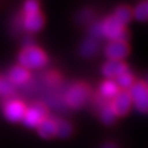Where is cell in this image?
Wrapping results in <instances>:
<instances>
[{
  "label": "cell",
  "mask_w": 148,
  "mask_h": 148,
  "mask_svg": "<svg viewBox=\"0 0 148 148\" xmlns=\"http://www.w3.org/2000/svg\"><path fill=\"white\" fill-rule=\"evenodd\" d=\"M20 66L25 69L42 68L47 63V56L41 48L36 46H27L19 55Z\"/></svg>",
  "instance_id": "obj_1"
},
{
  "label": "cell",
  "mask_w": 148,
  "mask_h": 148,
  "mask_svg": "<svg viewBox=\"0 0 148 148\" xmlns=\"http://www.w3.org/2000/svg\"><path fill=\"white\" fill-rule=\"evenodd\" d=\"M101 35L108 38L110 42L114 41H125L127 32L123 24H121L114 16H109L104 21L100 22Z\"/></svg>",
  "instance_id": "obj_2"
},
{
  "label": "cell",
  "mask_w": 148,
  "mask_h": 148,
  "mask_svg": "<svg viewBox=\"0 0 148 148\" xmlns=\"http://www.w3.org/2000/svg\"><path fill=\"white\" fill-rule=\"evenodd\" d=\"M130 97L132 100V104L136 108V110L142 113H146L148 108V89L144 81L134 82V85L130 88Z\"/></svg>",
  "instance_id": "obj_3"
},
{
  "label": "cell",
  "mask_w": 148,
  "mask_h": 148,
  "mask_svg": "<svg viewBox=\"0 0 148 148\" xmlns=\"http://www.w3.org/2000/svg\"><path fill=\"white\" fill-rule=\"evenodd\" d=\"M90 95L89 88L84 84L71 86L66 93V102L73 109H79L85 106Z\"/></svg>",
  "instance_id": "obj_4"
},
{
  "label": "cell",
  "mask_w": 148,
  "mask_h": 148,
  "mask_svg": "<svg viewBox=\"0 0 148 148\" xmlns=\"http://www.w3.org/2000/svg\"><path fill=\"white\" fill-rule=\"evenodd\" d=\"M47 117V109L44 104L35 103L30 108H27L24 116L22 119V123L27 127L36 128Z\"/></svg>",
  "instance_id": "obj_5"
},
{
  "label": "cell",
  "mask_w": 148,
  "mask_h": 148,
  "mask_svg": "<svg viewBox=\"0 0 148 148\" xmlns=\"http://www.w3.org/2000/svg\"><path fill=\"white\" fill-rule=\"evenodd\" d=\"M112 109L114 113L116 114V116H124L126 115L128 111L131 110L132 106V100L130 93L126 90H122L117 93L112 101Z\"/></svg>",
  "instance_id": "obj_6"
},
{
  "label": "cell",
  "mask_w": 148,
  "mask_h": 148,
  "mask_svg": "<svg viewBox=\"0 0 148 148\" xmlns=\"http://www.w3.org/2000/svg\"><path fill=\"white\" fill-rule=\"evenodd\" d=\"M128 52L130 48L125 41L110 42L104 48V54L109 60H122L128 55Z\"/></svg>",
  "instance_id": "obj_7"
},
{
  "label": "cell",
  "mask_w": 148,
  "mask_h": 148,
  "mask_svg": "<svg viewBox=\"0 0 148 148\" xmlns=\"http://www.w3.org/2000/svg\"><path fill=\"white\" fill-rule=\"evenodd\" d=\"M25 110H27V106H24L21 101L11 100L5 106L3 113H5V116L8 121L12 122V123H16V122L22 121Z\"/></svg>",
  "instance_id": "obj_8"
},
{
  "label": "cell",
  "mask_w": 148,
  "mask_h": 148,
  "mask_svg": "<svg viewBox=\"0 0 148 148\" xmlns=\"http://www.w3.org/2000/svg\"><path fill=\"white\" fill-rule=\"evenodd\" d=\"M127 71V66L122 60H108L102 66V74L111 80Z\"/></svg>",
  "instance_id": "obj_9"
},
{
  "label": "cell",
  "mask_w": 148,
  "mask_h": 148,
  "mask_svg": "<svg viewBox=\"0 0 148 148\" xmlns=\"http://www.w3.org/2000/svg\"><path fill=\"white\" fill-rule=\"evenodd\" d=\"M56 125H57V120L47 116L36 127L37 133L44 139L56 137Z\"/></svg>",
  "instance_id": "obj_10"
},
{
  "label": "cell",
  "mask_w": 148,
  "mask_h": 148,
  "mask_svg": "<svg viewBox=\"0 0 148 148\" xmlns=\"http://www.w3.org/2000/svg\"><path fill=\"white\" fill-rule=\"evenodd\" d=\"M30 78V73L22 66H14L9 71V82L11 85H23Z\"/></svg>",
  "instance_id": "obj_11"
},
{
  "label": "cell",
  "mask_w": 148,
  "mask_h": 148,
  "mask_svg": "<svg viewBox=\"0 0 148 148\" xmlns=\"http://www.w3.org/2000/svg\"><path fill=\"white\" fill-rule=\"evenodd\" d=\"M44 25V18L41 13H35L31 16H24L23 27L30 33L38 32Z\"/></svg>",
  "instance_id": "obj_12"
},
{
  "label": "cell",
  "mask_w": 148,
  "mask_h": 148,
  "mask_svg": "<svg viewBox=\"0 0 148 148\" xmlns=\"http://www.w3.org/2000/svg\"><path fill=\"white\" fill-rule=\"evenodd\" d=\"M98 49H99V43L97 40L92 38V37H89L85 40L82 44L80 45V54L81 56L84 57H92L95 56V54L98 53Z\"/></svg>",
  "instance_id": "obj_13"
},
{
  "label": "cell",
  "mask_w": 148,
  "mask_h": 148,
  "mask_svg": "<svg viewBox=\"0 0 148 148\" xmlns=\"http://www.w3.org/2000/svg\"><path fill=\"white\" fill-rule=\"evenodd\" d=\"M119 92H120V88L113 80H106L100 86V93L106 99H113Z\"/></svg>",
  "instance_id": "obj_14"
},
{
  "label": "cell",
  "mask_w": 148,
  "mask_h": 148,
  "mask_svg": "<svg viewBox=\"0 0 148 148\" xmlns=\"http://www.w3.org/2000/svg\"><path fill=\"white\" fill-rule=\"evenodd\" d=\"M113 16H114L121 24L125 25V24H127L128 22L132 20L133 13H132V10H131L128 7H126V5H121V7H119L116 10H115Z\"/></svg>",
  "instance_id": "obj_15"
},
{
  "label": "cell",
  "mask_w": 148,
  "mask_h": 148,
  "mask_svg": "<svg viewBox=\"0 0 148 148\" xmlns=\"http://www.w3.org/2000/svg\"><path fill=\"white\" fill-rule=\"evenodd\" d=\"M73 134V127L68 122L63 120H57L56 125V137L67 138Z\"/></svg>",
  "instance_id": "obj_16"
},
{
  "label": "cell",
  "mask_w": 148,
  "mask_h": 148,
  "mask_svg": "<svg viewBox=\"0 0 148 148\" xmlns=\"http://www.w3.org/2000/svg\"><path fill=\"white\" fill-rule=\"evenodd\" d=\"M134 77L132 74H130L128 71L126 73H123L122 75H120L119 77L115 78V84L117 85V87L120 89L126 90L130 89L133 85H134Z\"/></svg>",
  "instance_id": "obj_17"
},
{
  "label": "cell",
  "mask_w": 148,
  "mask_h": 148,
  "mask_svg": "<svg viewBox=\"0 0 148 148\" xmlns=\"http://www.w3.org/2000/svg\"><path fill=\"white\" fill-rule=\"evenodd\" d=\"M133 16L140 22H145L147 20V14H148V3L146 0H144L142 2H139L135 9L132 11Z\"/></svg>",
  "instance_id": "obj_18"
},
{
  "label": "cell",
  "mask_w": 148,
  "mask_h": 148,
  "mask_svg": "<svg viewBox=\"0 0 148 148\" xmlns=\"http://www.w3.org/2000/svg\"><path fill=\"white\" fill-rule=\"evenodd\" d=\"M100 119L104 125H111L115 122L116 114L114 113L111 106H106L102 108L100 112Z\"/></svg>",
  "instance_id": "obj_19"
},
{
  "label": "cell",
  "mask_w": 148,
  "mask_h": 148,
  "mask_svg": "<svg viewBox=\"0 0 148 148\" xmlns=\"http://www.w3.org/2000/svg\"><path fill=\"white\" fill-rule=\"evenodd\" d=\"M24 13L25 16H31L35 13H40V5L37 2V0H27L24 2Z\"/></svg>",
  "instance_id": "obj_20"
},
{
  "label": "cell",
  "mask_w": 148,
  "mask_h": 148,
  "mask_svg": "<svg viewBox=\"0 0 148 148\" xmlns=\"http://www.w3.org/2000/svg\"><path fill=\"white\" fill-rule=\"evenodd\" d=\"M13 92V87L7 80H0V93L3 95H10Z\"/></svg>",
  "instance_id": "obj_21"
},
{
  "label": "cell",
  "mask_w": 148,
  "mask_h": 148,
  "mask_svg": "<svg viewBox=\"0 0 148 148\" xmlns=\"http://www.w3.org/2000/svg\"><path fill=\"white\" fill-rule=\"evenodd\" d=\"M90 35L92 38L95 40H98L102 37L101 35V27H100V23H95L92 27H90Z\"/></svg>",
  "instance_id": "obj_22"
},
{
  "label": "cell",
  "mask_w": 148,
  "mask_h": 148,
  "mask_svg": "<svg viewBox=\"0 0 148 148\" xmlns=\"http://www.w3.org/2000/svg\"><path fill=\"white\" fill-rule=\"evenodd\" d=\"M100 148H119V147H117L116 144H114V143H111V142H109V143L103 144V145H102V146H101Z\"/></svg>",
  "instance_id": "obj_23"
}]
</instances>
